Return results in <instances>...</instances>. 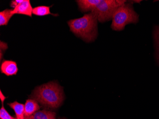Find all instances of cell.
I'll use <instances>...</instances> for the list:
<instances>
[{
  "label": "cell",
  "mask_w": 159,
  "mask_h": 119,
  "mask_svg": "<svg viewBox=\"0 0 159 119\" xmlns=\"http://www.w3.org/2000/svg\"><path fill=\"white\" fill-rule=\"evenodd\" d=\"M31 98L45 108L55 109L61 105L64 96L62 88L56 82L51 81L36 88Z\"/></svg>",
  "instance_id": "1"
},
{
  "label": "cell",
  "mask_w": 159,
  "mask_h": 119,
  "mask_svg": "<svg viewBox=\"0 0 159 119\" xmlns=\"http://www.w3.org/2000/svg\"><path fill=\"white\" fill-rule=\"evenodd\" d=\"M98 19L93 12L68 21L70 31L86 43L95 41L98 36Z\"/></svg>",
  "instance_id": "2"
},
{
  "label": "cell",
  "mask_w": 159,
  "mask_h": 119,
  "mask_svg": "<svg viewBox=\"0 0 159 119\" xmlns=\"http://www.w3.org/2000/svg\"><path fill=\"white\" fill-rule=\"evenodd\" d=\"M132 1H127L114 12L112 18L111 28L113 30L121 31L129 24H136L139 15L134 10Z\"/></svg>",
  "instance_id": "3"
},
{
  "label": "cell",
  "mask_w": 159,
  "mask_h": 119,
  "mask_svg": "<svg viewBox=\"0 0 159 119\" xmlns=\"http://www.w3.org/2000/svg\"><path fill=\"white\" fill-rule=\"evenodd\" d=\"M126 2L125 0H102L91 12L95 14L98 21L104 23L112 20L115 11Z\"/></svg>",
  "instance_id": "4"
},
{
  "label": "cell",
  "mask_w": 159,
  "mask_h": 119,
  "mask_svg": "<svg viewBox=\"0 0 159 119\" xmlns=\"http://www.w3.org/2000/svg\"><path fill=\"white\" fill-rule=\"evenodd\" d=\"M18 71L17 64L12 60H3L1 65V72L7 76L16 75Z\"/></svg>",
  "instance_id": "5"
},
{
  "label": "cell",
  "mask_w": 159,
  "mask_h": 119,
  "mask_svg": "<svg viewBox=\"0 0 159 119\" xmlns=\"http://www.w3.org/2000/svg\"><path fill=\"white\" fill-rule=\"evenodd\" d=\"M33 8L29 0H24L23 2L19 4L17 6L13 9L12 14H21L28 16L32 17Z\"/></svg>",
  "instance_id": "6"
},
{
  "label": "cell",
  "mask_w": 159,
  "mask_h": 119,
  "mask_svg": "<svg viewBox=\"0 0 159 119\" xmlns=\"http://www.w3.org/2000/svg\"><path fill=\"white\" fill-rule=\"evenodd\" d=\"M79 9L82 12L92 11L102 0H78L76 1Z\"/></svg>",
  "instance_id": "7"
},
{
  "label": "cell",
  "mask_w": 159,
  "mask_h": 119,
  "mask_svg": "<svg viewBox=\"0 0 159 119\" xmlns=\"http://www.w3.org/2000/svg\"><path fill=\"white\" fill-rule=\"evenodd\" d=\"M25 106V117L31 116L40 109L38 102L33 99L27 100Z\"/></svg>",
  "instance_id": "8"
},
{
  "label": "cell",
  "mask_w": 159,
  "mask_h": 119,
  "mask_svg": "<svg viewBox=\"0 0 159 119\" xmlns=\"http://www.w3.org/2000/svg\"><path fill=\"white\" fill-rule=\"evenodd\" d=\"M56 115L53 112L43 110L37 111L31 116L25 117V119H55Z\"/></svg>",
  "instance_id": "9"
},
{
  "label": "cell",
  "mask_w": 159,
  "mask_h": 119,
  "mask_svg": "<svg viewBox=\"0 0 159 119\" xmlns=\"http://www.w3.org/2000/svg\"><path fill=\"white\" fill-rule=\"evenodd\" d=\"M8 105L14 110L17 119H25V104L16 101L8 103Z\"/></svg>",
  "instance_id": "10"
},
{
  "label": "cell",
  "mask_w": 159,
  "mask_h": 119,
  "mask_svg": "<svg viewBox=\"0 0 159 119\" xmlns=\"http://www.w3.org/2000/svg\"><path fill=\"white\" fill-rule=\"evenodd\" d=\"M51 6H38L33 8V14L38 16H44L49 14L57 16V14H52L50 11V8Z\"/></svg>",
  "instance_id": "11"
},
{
  "label": "cell",
  "mask_w": 159,
  "mask_h": 119,
  "mask_svg": "<svg viewBox=\"0 0 159 119\" xmlns=\"http://www.w3.org/2000/svg\"><path fill=\"white\" fill-rule=\"evenodd\" d=\"M12 9H6L0 12V26L7 25L10 20L13 16Z\"/></svg>",
  "instance_id": "12"
},
{
  "label": "cell",
  "mask_w": 159,
  "mask_h": 119,
  "mask_svg": "<svg viewBox=\"0 0 159 119\" xmlns=\"http://www.w3.org/2000/svg\"><path fill=\"white\" fill-rule=\"evenodd\" d=\"M156 61L159 65V25L155 26L153 32Z\"/></svg>",
  "instance_id": "13"
},
{
  "label": "cell",
  "mask_w": 159,
  "mask_h": 119,
  "mask_svg": "<svg viewBox=\"0 0 159 119\" xmlns=\"http://www.w3.org/2000/svg\"><path fill=\"white\" fill-rule=\"evenodd\" d=\"M0 119H17L16 118L11 116L8 112L5 110L3 106V103H2L1 110H0Z\"/></svg>",
  "instance_id": "14"
},
{
  "label": "cell",
  "mask_w": 159,
  "mask_h": 119,
  "mask_svg": "<svg viewBox=\"0 0 159 119\" xmlns=\"http://www.w3.org/2000/svg\"><path fill=\"white\" fill-rule=\"evenodd\" d=\"M24 1V0H13V1H11V2L10 6L12 8L14 9L19 4H20Z\"/></svg>",
  "instance_id": "15"
},
{
  "label": "cell",
  "mask_w": 159,
  "mask_h": 119,
  "mask_svg": "<svg viewBox=\"0 0 159 119\" xmlns=\"http://www.w3.org/2000/svg\"><path fill=\"white\" fill-rule=\"evenodd\" d=\"M0 98H1V100L2 103H3V102H4V101L6 99V97L5 96H4V95L2 94V93L1 91L0 92Z\"/></svg>",
  "instance_id": "16"
}]
</instances>
